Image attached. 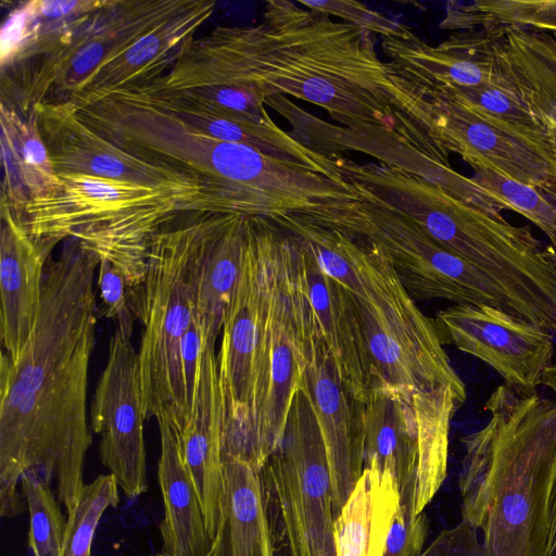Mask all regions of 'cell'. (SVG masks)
I'll use <instances>...</instances> for the list:
<instances>
[{
    "label": "cell",
    "instance_id": "1",
    "mask_svg": "<svg viewBox=\"0 0 556 556\" xmlns=\"http://www.w3.org/2000/svg\"><path fill=\"white\" fill-rule=\"evenodd\" d=\"M153 83L172 90L239 87L265 100L288 94L320 106L352 131L391 138L405 149L420 152L429 140L370 31L286 0L267 1L257 25L217 26L188 40Z\"/></svg>",
    "mask_w": 556,
    "mask_h": 556
},
{
    "label": "cell",
    "instance_id": "2",
    "mask_svg": "<svg viewBox=\"0 0 556 556\" xmlns=\"http://www.w3.org/2000/svg\"><path fill=\"white\" fill-rule=\"evenodd\" d=\"M100 258L77 239L48 260L41 303L20 355L1 354L0 514L25 509L21 479L31 471L56 484L72 514L85 488L90 357L96 342L94 274Z\"/></svg>",
    "mask_w": 556,
    "mask_h": 556
},
{
    "label": "cell",
    "instance_id": "3",
    "mask_svg": "<svg viewBox=\"0 0 556 556\" xmlns=\"http://www.w3.org/2000/svg\"><path fill=\"white\" fill-rule=\"evenodd\" d=\"M74 109L81 122L117 147L202 180L228 212L266 217L302 213L344 192L305 166L208 136L130 88Z\"/></svg>",
    "mask_w": 556,
    "mask_h": 556
},
{
    "label": "cell",
    "instance_id": "4",
    "mask_svg": "<svg viewBox=\"0 0 556 556\" xmlns=\"http://www.w3.org/2000/svg\"><path fill=\"white\" fill-rule=\"evenodd\" d=\"M488 422L462 439L463 520L484 556H547V503L556 462V403L498 386Z\"/></svg>",
    "mask_w": 556,
    "mask_h": 556
},
{
    "label": "cell",
    "instance_id": "5",
    "mask_svg": "<svg viewBox=\"0 0 556 556\" xmlns=\"http://www.w3.org/2000/svg\"><path fill=\"white\" fill-rule=\"evenodd\" d=\"M346 176L483 273L520 318L556 332V261L528 226L470 206L397 165L350 162Z\"/></svg>",
    "mask_w": 556,
    "mask_h": 556
},
{
    "label": "cell",
    "instance_id": "6",
    "mask_svg": "<svg viewBox=\"0 0 556 556\" xmlns=\"http://www.w3.org/2000/svg\"><path fill=\"white\" fill-rule=\"evenodd\" d=\"M58 176V188L20 215L27 232L48 256L61 241L77 239L123 274L130 294L143 285L150 241L167 219L186 210L219 211L207 199L135 182Z\"/></svg>",
    "mask_w": 556,
    "mask_h": 556
},
{
    "label": "cell",
    "instance_id": "7",
    "mask_svg": "<svg viewBox=\"0 0 556 556\" xmlns=\"http://www.w3.org/2000/svg\"><path fill=\"white\" fill-rule=\"evenodd\" d=\"M202 211L178 212L153 235L143 285L130 298L143 326L138 366L146 419L164 420L177 433L190 415L180 348L194 318Z\"/></svg>",
    "mask_w": 556,
    "mask_h": 556
},
{
    "label": "cell",
    "instance_id": "8",
    "mask_svg": "<svg viewBox=\"0 0 556 556\" xmlns=\"http://www.w3.org/2000/svg\"><path fill=\"white\" fill-rule=\"evenodd\" d=\"M351 187L357 198L333 200L302 214L379 245L413 299L489 305L519 317L505 293L478 268L370 192Z\"/></svg>",
    "mask_w": 556,
    "mask_h": 556
},
{
    "label": "cell",
    "instance_id": "9",
    "mask_svg": "<svg viewBox=\"0 0 556 556\" xmlns=\"http://www.w3.org/2000/svg\"><path fill=\"white\" fill-rule=\"evenodd\" d=\"M362 240L369 253L370 276L365 296H352L370 366V389L382 386L417 393L450 388L465 403V383L437 326L419 309L382 249Z\"/></svg>",
    "mask_w": 556,
    "mask_h": 556
},
{
    "label": "cell",
    "instance_id": "10",
    "mask_svg": "<svg viewBox=\"0 0 556 556\" xmlns=\"http://www.w3.org/2000/svg\"><path fill=\"white\" fill-rule=\"evenodd\" d=\"M464 404L450 388L409 393L374 386L363 408L364 468L391 473L420 514L447 471L451 421Z\"/></svg>",
    "mask_w": 556,
    "mask_h": 556
},
{
    "label": "cell",
    "instance_id": "11",
    "mask_svg": "<svg viewBox=\"0 0 556 556\" xmlns=\"http://www.w3.org/2000/svg\"><path fill=\"white\" fill-rule=\"evenodd\" d=\"M280 556H336L327 454L306 393L289 407L281 441L260 470Z\"/></svg>",
    "mask_w": 556,
    "mask_h": 556
},
{
    "label": "cell",
    "instance_id": "12",
    "mask_svg": "<svg viewBox=\"0 0 556 556\" xmlns=\"http://www.w3.org/2000/svg\"><path fill=\"white\" fill-rule=\"evenodd\" d=\"M270 222L269 303L254 392L250 459L258 471L281 441L307 365L313 324L298 276L294 239Z\"/></svg>",
    "mask_w": 556,
    "mask_h": 556
},
{
    "label": "cell",
    "instance_id": "13",
    "mask_svg": "<svg viewBox=\"0 0 556 556\" xmlns=\"http://www.w3.org/2000/svg\"><path fill=\"white\" fill-rule=\"evenodd\" d=\"M271 222L249 216L241 274L225 315L217 354L223 458L250 465L253 402L269 303Z\"/></svg>",
    "mask_w": 556,
    "mask_h": 556
},
{
    "label": "cell",
    "instance_id": "14",
    "mask_svg": "<svg viewBox=\"0 0 556 556\" xmlns=\"http://www.w3.org/2000/svg\"><path fill=\"white\" fill-rule=\"evenodd\" d=\"M402 86L414 100L419 125L443 151L459 154L473 169L493 170L556 200V141L548 132L507 125L438 92Z\"/></svg>",
    "mask_w": 556,
    "mask_h": 556
},
{
    "label": "cell",
    "instance_id": "15",
    "mask_svg": "<svg viewBox=\"0 0 556 556\" xmlns=\"http://www.w3.org/2000/svg\"><path fill=\"white\" fill-rule=\"evenodd\" d=\"M34 111L56 174H83L200 197L228 212L202 180L117 147L81 122L71 103L43 101Z\"/></svg>",
    "mask_w": 556,
    "mask_h": 556
},
{
    "label": "cell",
    "instance_id": "16",
    "mask_svg": "<svg viewBox=\"0 0 556 556\" xmlns=\"http://www.w3.org/2000/svg\"><path fill=\"white\" fill-rule=\"evenodd\" d=\"M435 326L451 344L488 364L517 393L536 392L553 364L549 330L493 306L454 304L437 313Z\"/></svg>",
    "mask_w": 556,
    "mask_h": 556
},
{
    "label": "cell",
    "instance_id": "17",
    "mask_svg": "<svg viewBox=\"0 0 556 556\" xmlns=\"http://www.w3.org/2000/svg\"><path fill=\"white\" fill-rule=\"evenodd\" d=\"M90 412L92 430L100 435L101 463L127 498L139 497L148 490V478L138 352L117 330Z\"/></svg>",
    "mask_w": 556,
    "mask_h": 556
},
{
    "label": "cell",
    "instance_id": "18",
    "mask_svg": "<svg viewBox=\"0 0 556 556\" xmlns=\"http://www.w3.org/2000/svg\"><path fill=\"white\" fill-rule=\"evenodd\" d=\"M300 389L311 401L325 444L336 518L364 469V402L356 399L342 380L314 319Z\"/></svg>",
    "mask_w": 556,
    "mask_h": 556
},
{
    "label": "cell",
    "instance_id": "19",
    "mask_svg": "<svg viewBox=\"0 0 556 556\" xmlns=\"http://www.w3.org/2000/svg\"><path fill=\"white\" fill-rule=\"evenodd\" d=\"M390 73L424 90L438 86L477 87L498 83L488 33L458 34L438 46L422 41L408 26L382 37Z\"/></svg>",
    "mask_w": 556,
    "mask_h": 556
},
{
    "label": "cell",
    "instance_id": "20",
    "mask_svg": "<svg viewBox=\"0 0 556 556\" xmlns=\"http://www.w3.org/2000/svg\"><path fill=\"white\" fill-rule=\"evenodd\" d=\"M222 422L217 354L215 346L204 344L190 415L178 438L212 541L218 528L225 490Z\"/></svg>",
    "mask_w": 556,
    "mask_h": 556
},
{
    "label": "cell",
    "instance_id": "21",
    "mask_svg": "<svg viewBox=\"0 0 556 556\" xmlns=\"http://www.w3.org/2000/svg\"><path fill=\"white\" fill-rule=\"evenodd\" d=\"M213 0H189L105 63L68 101L75 108L89 105L116 90L162 76L176 61L188 40L211 17Z\"/></svg>",
    "mask_w": 556,
    "mask_h": 556
},
{
    "label": "cell",
    "instance_id": "22",
    "mask_svg": "<svg viewBox=\"0 0 556 556\" xmlns=\"http://www.w3.org/2000/svg\"><path fill=\"white\" fill-rule=\"evenodd\" d=\"M293 239L300 285L317 331L349 390L365 402L371 386V372L353 296L326 276L312 255Z\"/></svg>",
    "mask_w": 556,
    "mask_h": 556
},
{
    "label": "cell",
    "instance_id": "23",
    "mask_svg": "<svg viewBox=\"0 0 556 556\" xmlns=\"http://www.w3.org/2000/svg\"><path fill=\"white\" fill-rule=\"evenodd\" d=\"M49 258L20 215L1 200L0 334L11 361L24 349L37 320Z\"/></svg>",
    "mask_w": 556,
    "mask_h": 556
},
{
    "label": "cell",
    "instance_id": "24",
    "mask_svg": "<svg viewBox=\"0 0 556 556\" xmlns=\"http://www.w3.org/2000/svg\"><path fill=\"white\" fill-rule=\"evenodd\" d=\"M249 216L203 210L194 319L203 342L215 346L237 287L248 243Z\"/></svg>",
    "mask_w": 556,
    "mask_h": 556
},
{
    "label": "cell",
    "instance_id": "25",
    "mask_svg": "<svg viewBox=\"0 0 556 556\" xmlns=\"http://www.w3.org/2000/svg\"><path fill=\"white\" fill-rule=\"evenodd\" d=\"M500 80L514 90L556 141V41L546 31L485 29Z\"/></svg>",
    "mask_w": 556,
    "mask_h": 556
},
{
    "label": "cell",
    "instance_id": "26",
    "mask_svg": "<svg viewBox=\"0 0 556 556\" xmlns=\"http://www.w3.org/2000/svg\"><path fill=\"white\" fill-rule=\"evenodd\" d=\"M161 452L157 480L164 505L159 523L166 556H205L212 548L201 502L185 465L178 433L159 420Z\"/></svg>",
    "mask_w": 556,
    "mask_h": 556
},
{
    "label": "cell",
    "instance_id": "27",
    "mask_svg": "<svg viewBox=\"0 0 556 556\" xmlns=\"http://www.w3.org/2000/svg\"><path fill=\"white\" fill-rule=\"evenodd\" d=\"M225 490L213 556H280L260 471L235 458L224 459Z\"/></svg>",
    "mask_w": 556,
    "mask_h": 556
},
{
    "label": "cell",
    "instance_id": "28",
    "mask_svg": "<svg viewBox=\"0 0 556 556\" xmlns=\"http://www.w3.org/2000/svg\"><path fill=\"white\" fill-rule=\"evenodd\" d=\"M106 0H30L8 14L0 35L1 71L62 50Z\"/></svg>",
    "mask_w": 556,
    "mask_h": 556
},
{
    "label": "cell",
    "instance_id": "29",
    "mask_svg": "<svg viewBox=\"0 0 556 556\" xmlns=\"http://www.w3.org/2000/svg\"><path fill=\"white\" fill-rule=\"evenodd\" d=\"M1 200L18 215L25 205L51 194L59 176L40 134L34 109L21 111L1 103Z\"/></svg>",
    "mask_w": 556,
    "mask_h": 556
},
{
    "label": "cell",
    "instance_id": "30",
    "mask_svg": "<svg viewBox=\"0 0 556 556\" xmlns=\"http://www.w3.org/2000/svg\"><path fill=\"white\" fill-rule=\"evenodd\" d=\"M400 505V491L391 473L364 468L334 518L336 556H383Z\"/></svg>",
    "mask_w": 556,
    "mask_h": 556
},
{
    "label": "cell",
    "instance_id": "31",
    "mask_svg": "<svg viewBox=\"0 0 556 556\" xmlns=\"http://www.w3.org/2000/svg\"><path fill=\"white\" fill-rule=\"evenodd\" d=\"M450 29L483 26L556 31V0H486L471 4L451 3L446 12Z\"/></svg>",
    "mask_w": 556,
    "mask_h": 556
},
{
    "label": "cell",
    "instance_id": "32",
    "mask_svg": "<svg viewBox=\"0 0 556 556\" xmlns=\"http://www.w3.org/2000/svg\"><path fill=\"white\" fill-rule=\"evenodd\" d=\"M408 88L418 92H438L480 115L507 125L548 132L517 93L501 80L477 87L438 86L424 90Z\"/></svg>",
    "mask_w": 556,
    "mask_h": 556
},
{
    "label": "cell",
    "instance_id": "33",
    "mask_svg": "<svg viewBox=\"0 0 556 556\" xmlns=\"http://www.w3.org/2000/svg\"><path fill=\"white\" fill-rule=\"evenodd\" d=\"M50 482L28 471L21 479V491L29 514L28 546L33 556H61L67 520Z\"/></svg>",
    "mask_w": 556,
    "mask_h": 556
},
{
    "label": "cell",
    "instance_id": "34",
    "mask_svg": "<svg viewBox=\"0 0 556 556\" xmlns=\"http://www.w3.org/2000/svg\"><path fill=\"white\" fill-rule=\"evenodd\" d=\"M119 502V486L112 473L100 475L86 484L68 515L61 556H91L97 527L104 513Z\"/></svg>",
    "mask_w": 556,
    "mask_h": 556
},
{
    "label": "cell",
    "instance_id": "35",
    "mask_svg": "<svg viewBox=\"0 0 556 556\" xmlns=\"http://www.w3.org/2000/svg\"><path fill=\"white\" fill-rule=\"evenodd\" d=\"M475 182L507 204L538 228L551 242V250L556 254V200L548 198L539 189L510 179L486 168H475Z\"/></svg>",
    "mask_w": 556,
    "mask_h": 556
},
{
    "label": "cell",
    "instance_id": "36",
    "mask_svg": "<svg viewBox=\"0 0 556 556\" xmlns=\"http://www.w3.org/2000/svg\"><path fill=\"white\" fill-rule=\"evenodd\" d=\"M97 286L101 300L100 315L116 320V330L131 341L136 316L123 274L108 260H100Z\"/></svg>",
    "mask_w": 556,
    "mask_h": 556
},
{
    "label": "cell",
    "instance_id": "37",
    "mask_svg": "<svg viewBox=\"0 0 556 556\" xmlns=\"http://www.w3.org/2000/svg\"><path fill=\"white\" fill-rule=\"evenodd\" d=\"M428 535V520L415 513L414 501L401 502L389 532L383 556H421Z\"/></svg>",
    "mask_w": 556,
    "mask_h": 556
},
{
    "label": "cell",
    "instance_id": "38",
    "mask_svg": "<svg viewBox=\"0 0 556 556\" xmlns=\"http://www.w3.org/2000/svg\"><path fill=\"white\" fill-rule=\"evenodd\" d=\"M299 4L316 13L338 16L345 23H350L370 33L378 34L381 37L395 33L402 25L401 23L390 20L357 1L299 0Z\"/></svg>",
    "mask_w": 556,
    "mask_h": 556
},
{
    "label": "cell",
    "instance_id": "39",
    "mask_svg": "<svg viewBox=\"0 0 556 556\" xmlns=\"http://www.w3.org/2000/svg\"><path fill=\"white\" fill-rule=\"evenodd\" d=\"M204 348L201 330L197 320L193 318L192 324L181 340L180 361L185 384L186 399L191 409L193 393L195 388L197 374Z\"/></svg>",
    "mask_w": 556,
    "mask_h": 556
},
{
    "label": "cell",
    "instance_id": "40",
    "mask_svg": "<svg viewBox=\"0 0 556 556\" xmlns=\"http://www.w3.org/2000/svg\"><path fill=\"white\" fill-rule=\"evenodd\" d=\"M548 538L547 556H556V462L552 471L547 503Z\"/></svg>",
    "mask_w": 556,
    "mask_h": 556
},
{
    "label": "cell",
    "instance_id": "41",
    "mask_svg": "<svg viewBox=\"0 0 556 556\" xmlns=\"http://www.w3.org/2000/svg\"><path fill=\"white\" fill-rule=\"evenodd\" d=\"M541 384L551 389L556 395V363H553L544 370Z\"/></svg>",
    "mask_w": 556,
    "mask_h": 556
},
{
    "label": "cell",
    "instance_id": "42",
    "mask_svg": "<svg viewBox=\"0 0 556 556\" xmlns=\"http://www.w3.org/2000/svg\"><path fill=\"white\" fill-rule=\"evenodd\" d=\"M149 556H166V555L163 554V553H156V554H152V555H149ZM205 556H213L212 555V551H210V553L207 555H205Z\"/></svg>",
    "mask_w": 556,
    "mask_h": 556
},
{
    "label": "cell",
    "instance_id": "43",
    "mask_svg": "<svg viewBox=\"0 0 556 556\" xmlns=\"http://www.w3.org/2000/svg\"><path fill=\"white\" fill-rule=\"evenodd\" d=\"M548 34H551V35L553 36V38L555 39V41H556V31H554V33H548Z\"/></svg>",
    "mask_w": 556,
    "mask_h": 556
},
{
    "label": "cell",
    "instance_id": "44",
    "mask_svg": "<svg viewBox=\"0 0 556 556\" xmlns=\"http://www.w3.org/2000/svg\"><path fill=\"white\" fill-rule=\"evenodd\" d=\"M551 253H552L553 258L556 261V254L553 253L552 250H551Z\"/></svg>",
    "mask_w": 556,
    "mask_h": 556
},
{
    "label": "cell",
    "instance_id": "45",
    "mask_svg": "<svg viewBox=\"0 0 556 556\" xmlns=\"http://www.w3.org/2000/svg\"><path fill=\"white\" fill-rule=\"evenodd\" d=\"M421 556H426V555L422 553V555H421Z\"/></svg>",
    "mask_w": 556,
    "mask_h": 556
}]
</instances>
